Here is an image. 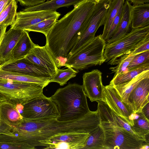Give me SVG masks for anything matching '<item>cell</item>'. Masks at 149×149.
Masks as SVG:
<instances>
[{"instance_id": "obj_26", "label": "cell", "mask_w": 149, "mask_h": 149, "mask_svg": "<svg viewBox=\"0 0 149 149\" xmlns=\"http://www.w3.org/2000/svg\"><path fill=\"white\" fill-rule=\"evenodd\" d=\"M147 70H149V63L142 64L126 72L113 76L110 84L116 85L124 83L130 81L141 73Z\"/></svg>"}, {"instance_id": "obj_28", "label": "cell", "mask_w": 149, "mask_h": 149, "mask_svg": "<svg viewBox=\"0 0 149 149\" xmlns=\"http://www.w3.org/2000/svg\"><path fill=\"white\" fill-rule=\"evenodd\" d=\"M17 6L16 0H12L10 3L0 13V24L11 25L15 19Z\"/></svg>"}, {"instance_id": "obj_10", "label": "cell", "mask_w": 149, "mask_h": 149, "mask_svg": "<svg viewBox=\"0 0 149 149\" xmlns=\"http://www.w3.org/2000/svg\"><path fill=\"white\" fill-rule=\"evenodd\" d=\"M89 136V133L78 132L58 134L40 141L36 146H45V149H82Z\"/></svg>"}, {"instance_id": "obj_33", "label": "cell", "mask_w": 149, "mask_h": 149, "mask_svg": "<svg viewBox=\"0 0 149 149\" xmlns=\"http://www.w3.org/2000/svg\"><path fill=\"white\" fill-rule=\"evenodd\" d=\"M148 63H149V51L135 55L127 67L128 71Z\"/></svg>"}, {"instance_id": "obj_42", "label": "cell", "mask_w": 149, "mask_h": 149, "mask_svg": "<svg viewBox=\"0 0 149 149\" xmlns=\"http://www.w3.org/2000/svg\"><path fill=\"white\" fill-rule=\"evenodd\" d=\"M7 98L1 93H0V102L7 100Z\"/></svg>"}, {"instance_id": "obj_40", "label": "cell", "mask_w": 149, "mask_h": 149, "mask_svg": "<svg viewBox=\"0 0 149 149\" xmlns=\"http://www.w3.org/2000/svg\"><path fill=\"white\" fill-rule=\"evenodd\" d=\"M8 26L4 24H0V45Z\"/></svg>"}, {"instance_id": "obj_7", "label": "cell", "mask_w": 149, "mask_h": 149, "mask_svg": "<svg viewBox=\"0 0 149 149\" xmlns=\"http://www.w3.org/2000/svg\"><path fill=\"white\" fill-rule=\"evenodd\" d=\"M40 84L0 78V93L16 104L22 106L43 94Z\"/></svg>"}, {"instance_id": "obj_8", "label": "cell", "mask_w": 149, "mask_h": 149, "mask_svg": "<svg viewBox=\"0 0 149 149\" xmlns=\"http://www.w3.org/2000/svg\"><path fill=\"white\" fill-rule=\"evenodd\" d=\"M100 125L104 134V149H141L144 144L145 142L110 122L100 121Z\"/></svg>"}, {"instance_id": "obj_30", "label": "cell", "mask_w": 149, "mask_h": 149, "mask_svg": "<svg viewBox=\"0 0 149 149\" xmlns=\"http://www.w3.org/2000/svg\"><path fill=\"white\" fill-rule=\"evenodd\" d=\"M135 56L131 53H127L117 60L114 64L117 65L109 68L112 72L114 73L113 76L127 72V67Z\"/></svg>"}, {"instance_id": "obj_18", "label": "cell", "mask_w": 149, "mask_h": 149, "mask_svg": "<svg viewBox=\"0 0 149 149\" xmlns=\"http://www.w3.org/2000/svg\"><path fill=\"white\" fill-rule=\"evenodd\" d=\"M23 31L10 28L5 32L0 45V62L1 63L12 60L13 51Z\"/></svg>"}, {"instance_id": "obj_2", "label": "cell", "mask_w": 149, "mask_h": 149, "mask_svg": "<svg viewBox=\"0 0 149 149\" xmlns=\"http://www.w3.org/2000/svg\"><path fill=\"white\" fill-rule=\"evenodd\" d=\"M97 3L81 0L72 10L57 21L46 37V44L58 68L64 66L76 35Z\"/></svg>"}, {"instance_id": "obj_25", "label": "cell", "mask_w": 149, "mask_h": 149, "mask_svg": "<svg viewBox=\"0 0 149 149\" xmlns=\"http://www.w3.org/2000/svg\"><path fill=\"white\" fill-rule=\"evenodd\" d=\"M125 0H112L107 11L104 24L102 36L105 41L112 23L120 9L123 6Z\"/></svg>"}, {"instance_id": "obj_17", "label": "cell", "mask_w": 149, "mask_h": 149, "mask_svg": "<svg viewBox=\"0 0 149 149\" xmlns=\"http://www.w3.org/2000/svg\"><path fill=\"white\" fill-rule=\"evenodd\" d=\"M23 120L17 104L7 100L0 102V125L11 130L20 125Z\"/></svg>"}, {"instance_id": "obj_9", "label": "cell", "mask_w": 149, "mask_h": 149, "mask_svg": "<svg viewBox=\"0 0 149 149\" xmlns=\"http://www.w3.org/2000/svg\"><path fill=\"white\" fill-rule=\"evenodd\" d=\"M24 119L40 120L57 119L59 116L57 106L50 97L43 94L32 99L23 106Z\"/></svg>"}, {"instance_id": "obj_4", "label": "cell", "mask_w": 149, "mask_h": 149, "mask_svg": "<svg viewBox=\"0 0 149 149\" xmlns=\"http://www.w3.org/2000/svg\"><path fill=\"white\" fill-rule=\"evenodd\" d=\"M106 44L101 34L95 36L68 57L64 66L79 70L102 65L105 61L104 53Z\"/></svg>"}, {"instance_id": "obj_41", "label": "cell", "mask_w": 149, "mask_h": 149, "mask_svg": "<svg viewBox=\"0 0 149 149\" xmlns=\"http://www.w3.org/2000/svg\"><path fill=\"white\" fill-rule=\"evenodd\" d=\"M129 2L133 3L134 5L143 4L148 3L149 0H127Z\"/></svg>"}, {"instance_id": "obj_43", "label": "cell", "mask_w": 149, "mask_h": 149, "mask_svg": "<svg viewBox=\"0 0 149 149\" xmlns=\"http://www.w3.org/2000/svg\"><path fill=\"white\" fill-rule=\"evenodd\" d=\"M149 144L146 143L145 144H144L142 146L141 149H149Z\"/></svg>"}, {"instance_id": "obj_24", "label": "cell", "mask_w": 149, "mask_h": 149, "mask_svg": "<svg viewBox=\"0 0 149 149\" xmlns=\"http://www.w3.org/2000/svg\"><path fill=\"white\" fill-rule=\"evenodd\" d=\"M81 0H51L38 5L29 7L24 9L23 12L37 11H56L58 8L71 5H76Z\"/></svg>"}, {"instance_id": "obj_23", "label": "cell", "mask_w": 149, "mask_h": 149, "mask_svg": "<svg viewBox=\"0 0 149 149\" xmlns=\"http://www.w3.org/2000/svg\"><path fill=\"white\" fill-rule=\"evenodd\" d=\"M148 77H149V70L143 72L129 81L113 86L122 101L127 105V99L130 93L141 81Z\"/></svg>"}, {"instance_id": "obj_3", "label": "cell", "mask_w": 149, "mask_h": 149, "mask_svg": "<svg viewBox=\"0 0 149 149\" xmlns=\"http://www.w3.org/2000/svg\"><path fill=\"white\" fill-rule=\"evenodd\" d=\"M50 97L58 108V121L77 120L90 111L82 86L77 84H69L59 88Z\"/></svg>"}, {"instance_id": "obj_12", "label": "cell", "mask_w": 149, "mask_h": 149, "mask_svg": "<svg viewBox=\"0 0 149 149\" xmlns=\"http://www.w3.org/2000/svg\"><path fill=\"white\" fill-rule=\"evenodd\" d=\"M24 58L42 68L52 78L57 72L58 68L55 59L46 44L44 46L35 44Z\"/></svg>"}, {"instance_id": "obj_5", "label": "cell", "mask_w": 149, "mask_h": 149, "mask_svg": "<svg viewBox=\"0 0 149 149\" xmlns=\"http://www.w3.org/2000/svg\"><path fill=\"white\" fill-rule=\"evenodd\" d=\"M149 40V26L132 29L121 38L106 44L104 56L107 62L114 65L116 61L124 54L134 50Z\"/></svg>"}, {"instance_id": "obj_35", "label": "cell", "mask_w": 149, "mask_h": 149, "mask_svg": "<svg viewBox=\"0 0 149 149\" xmlns=\"http://www.w3.org/2000/svg\"><path fill=\"white\" fill-rule=\"evenodd\" d=\"M149 51V40H148L128 53L136 55L144 52Z\"/></svg>"}, {"instance_id": "obj_37", "label": "cell", "mask_w": 149, "mask_h": 149, "mask_svg": "<svg viewBox=\"0 0 149 149\" xmlns=\"http://www.w3.org/2000/svg\"><path fill=\"white\" fill-rule=\"evenodd\" d=\"M148 119H149V102L142 109L141 112Z\"/></svg>"}, {"instance_id": "obj_31", "label": "cell", "mask_w": 149, "mask_h": 149, "mask_svg": "<svg viewBox=\"0 0 149 149\" xmlns=\"http://www.w3.org/2000/svg\"><path fill=\"white\" fill-rule=\"evenodd\" d=\"M138 113L140 116L133 120L134 125L132 127L136 133L145 141L146 136L149 134V120L141 112Z\"/></svg>"}, {"instance_id": "obj_20", "label": "cell", "mask_w": 149, "mask_h": 149, "mask_svg": "<svg viewBox=\"0 0 149 149\" xmlns=\"http://www.w3.org/2000/svg\"><path fill=\"white\" fill-rule=\"evenodd\" d=\"M132 29L149 26V4L133 5L131 10Z\"/></svg>"}, {"instance_id": "obj_16", "label": "cell", "mask_w": 149, "mask_h": 149, "mask_svg": "<svg viewBox=\"0 0 149 149\" xmlns=\"http://www.w3.org/2000/svg\"><path fill=\"white\" fill-rule=\"evenodd\" d=\"M149 77L138 84L129 94L127 106L132 113L140 112L142 108L149 102Z\"/></svg>"}, {"instance_id": "obj_11", "label": "cell", "mask_w": 149, "mask_h": 149, "mask_svg": "<svg viewBox=\"0 0 149 149\" xmlns=\"http://www.w3.org/2000/svg\"><path fill=\"white\" fill-rule=\"evenodd\" d=\"M115 114L127 122L131 126L134 125L131 115L132 113L122 100L113 85L110 84L104 86L103 101Z\"/></svg>"}, {"instance_id": "obj_46", "label": "cell", "mask_w": 149, "mask_h": 149, "mask_svg": "<svg viewBox=\"0 0 149 149\" xmlns=\"http://www.w3.org/2000/svg\"><path fill=\"white\" fill-rule=\"evenodd\" d=\"M1 62H0V64H1Z\"/></svg>"}, {"instance_id": "obj_27", "label": "cell", "mask_w": 149, "mask_h": 149, "mask_svg": "<svg viewBox=\"0 0 149 149\" xmlns=\"http://www.w3.org/2000/svg\"><path fill=\"white\" fill-rule=\"evenodd\" d=\"M104 136L100 126L89 133L85 146L82 149H104Z\"/></svg>"}, {"instance_id": "obj_44", "label": "cell", "mask_w": 149, "mask_h": 149, "mask_svg": "<svg viewBox=\"0 0 149 149\" xmlns=\"http://www.w3.org/2000/svg\"><path fill=\"white\" fill-rule=\"evenodd\" d=\"M94 0V1H95L97 3H98L102 0Z\"/></svg>"}, {"instance_id": "obj_13", "label": "cell", "mask_w": 149, "mask_h": 149, "mask_svg": "<svg viewBox=\"0 0 149 149\" xmlns=\"http://www.w3.org/2000/svg\"><path fill=\"white\" fill-rule=\"evenodd\" d=\"M61 14L56 11H37L17 13L16 18L10 28L25 30L29 27L46 19L55 18L58 20Z\"/></svg>"}, {"instance_id": "obj_32", "label": "cell", "mask_w": 149, "mask_h": 149, "mask_svg": "<svg viewBox=\"0 0 149 149\" xmlns=\"http://www.w3.org/2000/svg\"><path fill=\"white\" fill-rule=\"evenodd\" d=\"M57 20L56 19L52 18L46 19L29 27L25 30L41 33L46 37Z\"/></svg>"}, {"instance_id": "obj_45", "label": "cell", "mask_w": 149, "mask_h": 149, "mask_svg": "<svg viewBox=\"0 0 149 149\" xmlns=\"http://www.w3.org/2000/svg\"><path fill=\"white\" fill-rule=\"evenodd\" d=\"M47 0V1H50V0Z\"/></svg>"}, {"instance_id": "obj_22", "label": "cell", "mask_w": 149, "mask_h": 149, "mask_svg": "<svg viewBox=\"0 0 149 149\" xmlns=\"http://www.w3.org/2000/svg\"><path fill=\"white\" fill-rule=\"evenodd\" d=\"M0 78L18 81L34 83L44 88L50 83V79L33 77L19 72L5 71L0 70Z\"/></svg>"}, {"instance_id": "obj_1", "label": "cell", "mask_w": 149, "mask_h": 149, "mask_svg": "<svg viewBox=\"0 0 149 149\" xmlns=\"http://www.w3.org/2000/svg\"><path fill=\"white\" fill-rule=\"evenodd\" d=\"M100 124L97 111H90L80 118L68 121H60L56 118L40 120L24 119L12 132L19 142L28 149H34L40 141L53 136L72 132L89 133Z\"/></svg>"}, {"instance_id": "obj_21", "label": "cell", "mask_w": 149, "mask_h": 149, "mask_svg": "<svg viewBox=\"0 0 149 149\" xmlns=\"http://www.w3.org/2000/svg\"><path fill=\"white\" fill-rule=\"evenodd\" d=\"M35 44L31 39L28 31L24 30L13 51L11 61L24 58L29 53Z\"/></svg>"}, {"instance_id": "obj_29", "label": "cell", "mask_w": 149, "mask_h": 149, "mask_svg": "<svg viewBox=\"0 0 149 149\" xmlns=\"http://www.w3.org/2000/svg\"><path fill=\"white\" fill-rule=\"evenodd\" d=\"M65 69H57L56 73L50 80V83H58L61 86L66 84L70 79L76 76L78 71L69 67Z\"/></svg>"}, {"instance_id": "obj_34", "label": "cell", "mask_w": 149, "mask_h": 149, "mask_svg": "<svg viewBox=\"0 0 149 149\" xmlns=\"http://www.w3.org/2000/svg\"><path fill=\"white\" fill-rule=\"evenodd\" d=\"M123 10V6L120 9L112 23L105 40L106 42L111 38L117 29L122 16Z\"/></svg>"}, {"instance_id": "obj_19", "label": "cell", "mask_w": 149, "mask_h": 149, "mask_svg": "<svg viewBox=\"0 0 149 149\" xmlns=\"http://www.w3.org/2000/svg\"><path fill=\"white\" fill-rule=\"evenodd\" d=\"M132 6L130 2L127 0L125 1L122 16L120 23L112 36L107 42V44L111 43L121 38L130 31Z\"/></svg>"}, {"instance_id": "obj_15", "label": "cell", "mask_w": 149, "mask_h": 149, "mask_svg": "<svg viewBox=\"0 0 149 149\" xmlns=\"http://www.w3.org/2000/svg\"><path fill=\"white\" fill-rule=\"evenodd\" d=\"M0 70L19 72L35 77L52 78L43 69L24 58L1 63L0 64Z\"/></svg>"}, {"instance_id": "obj_14", "label": "cell", "mask_w": 149, "mask_h": 149, "mask_svg": "<svg viewBox=\"0 0 149 149\" xmlns=\"http://www.w3.org/2000/svg\"><path fill=\"white\" fill-rule=\"evenodd\" d=\"M102 73L97 69L85 72L83 76L82 86L87 97L91 102L103 101L104 86Z\"/></svg>"}, {"instance_id": "obj_39", "label": "cell", "mask_w": 149, "mask_h": 149, "mask_svg": "<svg viewBox=\"0 0 149 149\" xmlns=\"http://www.w3.org/2000/svg\"><path fill=\"white\" fill-rule=\"evenodd\" d=\"M0 134H5L10 136H13V134L11 130L8 128L0 125Z\"/></svg>"}, {"instance_id": "obj_6", "label": "cell", "mask_w": 149, "mask_h": 149, "mask_svg": "<svg viewBox=\"0 0 149 149\" xmlns=\"http://www.w3.org/2000/svg\"><path fill=\"white\" fill-rule=\"evenodd\" d=\"M112 0H102L97 3L77 33L73 46L67 58L81 46L93 38L98 29L103 25L107 11Z\"/></svg>"}, {"instance_id": "obj_36", "label": "cell", "mask_w": 149, "mask_h": 149, "mask_svg": "<svg viewBox=\"0 0 149 149\" xmlns=\"http://www.w3.org/2000/svg\"><path fill=\"white\" fill-rule=\"evenodd\" d=\"M20 5L28 7L36 6L45 2L46 0H16Z\"/></svg>"}, {"instance_id": "obj_38", "label": "cell", "mask_w": 149, "mask_h": 149, "mask_svg": "<svg viewBox=\"0 0 149 149\" xmlns=\"http://www.w3.org/2000/svg\"><path fill=\"white\" fill-rule=\"evenodd\" d=\"M12 0H0V13L10 3Z\"/></svg>"}]
</instances>
